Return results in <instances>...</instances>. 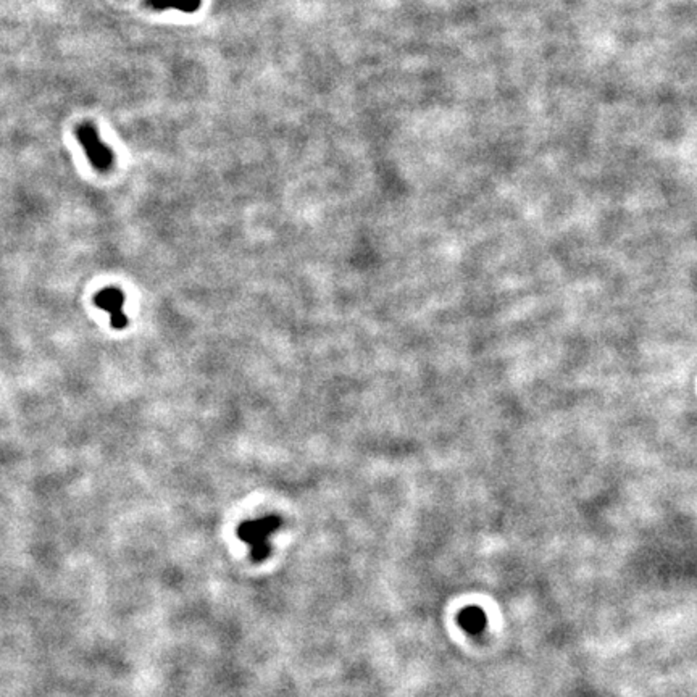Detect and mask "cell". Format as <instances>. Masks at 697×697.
<instances>
[{
	"label": "cell",
	"mask_w": 697,
	"mask_h": 697,
	"mask_svg": "<svg viewBox=\"0 0 697 697\" xmlns=\"http://www.w3.org/2000/svg\"><path fill=\"white\" fill-rule=\"evenodd\" d=\"M76 139L84 149L91 165L100 173H107L113 167L115 157L112 149L100 139L97 128L93 123H81L76 126Z\"/></svg>",
	"instance_id": "6da1fadb"
},
{
	"label": "cell",
	"mask_w": 697,
	"mask_h": 697,
	"mask_svg": "<svg viewBox=\"0 0 697 697\" xmlns=\"http://www.w3.org/2000/svg\"><path fill=\"white\" fill-rule=\"evenodd\" d=\"M95 305L107 311L110 315V324L115 329H123L128 327V318L123 311V304H125V296L120 289L107 287L104 291L97 292L95 296Z\"/></svg>",
	"instance_id": "7a4b0ae2"
},
{
	"label": "cell",
	"mask_w": 697,
	"mask_h": 697,
	"mask_svg": "<svg viewBox=\"0 0 697 697\" xmlns=\"http://www.w3.org/2000/svg\"><path fill=\"white\" fill-rule=\"evenodd\" d=\"M144 3L154 12L178 10L182 13H194L200 8L202 0H144Z\"/></svg>",
	"instance_id": "3957f363"
}]
</instances>
